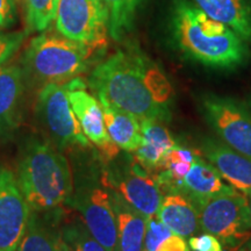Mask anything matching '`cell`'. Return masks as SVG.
<instances>
[{
    "label": "cell",
    "mask_w": 251,
    "mask_h": 251,
    "mask_svg": "<svg viewBox=\"0 0 251 251\" xmlns=\"http://www.w3.org/2000/svg\"><path fill=\"white\" fill-rule=\"evenodd\" d=\"M101 103L107 133L119 149L135 152L141 143V121L133 114L98 98Z\"/></svg>",
    "instance_id": "cell-20"
},
{
    "label": "cell",
    "mask_w": 251,
    "mask_h": 251,
    "mask_svg": "<svg viewBox=\"0 0 251 251\" xmlns=\"http://www.w3.org/2000/svg\"><path fill=\"white\" fill-rule=\"evenodd\" d=\"M156 215L172 233L184 238L201 230L199 207L180 191L163 194Z\"/></svg>",
    "instance_id": "cell-14"
},
{
    "label": "cell",
    "mask_w": 251,
    "mask_h": 251,
    "mask_svg": "<svg viewBox=\"0 0 251 251\" xmlns=\"http://www.w3.org/2000/svg\"><path fill=\"white\" fill-rule=\"evenodd\" d=\"M15 251H59V236L52 233L33 211Z\"/></svg>",
    "instance_id": "cell-22"
},
{
    "label": "cell",
    "mask_w": 251,
    "mask_h": 251,
    "mask_svg": "<svg viewBox=\"0 0 251 251\" xmlns=\"http://www.w3.org/2000/svg\"><path fill=\"white\" fill-rule=\"evenodd\" d=\"M188 246L193 251H226L219 238L206 231L197 236H191Z\"/></svg>",
    "instance_id": "cell-27"
},
{
    "label": "cell",
    "mask_w": 251,
    "mask_h": 251,
    "mask_svg": "<svg viewBox=\"0 0 251 251\" xmlns=\"http://www.w3.org/2000/svg\"><path fill=\"white\" fill-rule=\"evenodd\" d=\"M171 234L172 231L157 218V215L149 218L147 221L143 251H157L163 241Z\"/></svg>",
    "instance_id": "cell-25"
},
{
    "label": "cell",
    "mask_w": 251,
    "mask_h": 251,
    "mask_svg": "<svg viewBox=\"0 0 251 251\" xmlns=\"http://www.w3.org/2000/svg\"><path fill=\"white\" fill-rule=\"evenodd\" d=\"M235 251H251V238H249V240H248L246 243H243L241 247H238Z\"/></svg>",
    "instance_id": "cell-30"
},
{
    "label": "cell",
    "mask_w": 251,
    "mask_h": 251,
    "mask_svg": "<svg viewBox=\"0 0 251 251\" xmlns=\"http://www.w3.org/2000/svg\"><path fill=\"white\" fill-rule=\"evenodd\" d=\"M109 190V188H108ZM117 219V246L114 251H143L148 218L109 190Z\"/></svg>",
    "instance_id": "cell-16"
},
{
    "label": "cell",
    "mask_w": 251,
    "mask_h": 251,
    "mask_svg": "<svg viewBox=\"0 0 251 251\" xmlns=\"http://www.w3.org/2000/svg\"><path fill=\"white\" fill-rule=\"evenodd\" d=\"M200 106L207 124L222 142L251 158V111L230 97L206 93Z\"/></svg>",
    "instance_id": "cell-8"
},
{
    "label": "cell",
    "mask_w": 251,
    "mask_h": 251,
    "mask_svg": "<svg viewBox=\"0 0 251 251\" xmlns=\"http://www.w3.org/2000/svg\"><path fill=\"white\" fill-rule=\"evenodd\" d=\"M30 211L15 175L0 166V251L17 250Z\"/></svg>",
    "instance_id": "cell-11"
},
{
    "label": "cell",
    "mask_w": 251,
    "mask_h": 251,
    "mask_svg": "<svg viewBox=\"0 0 251 251\" xmlns=\"http://www.w3.org/2000/svg\"><path fill=\"white\" fill-rule=\"evenodd\" d=\"M56 29L63 36L101 51L108 36V13L102 0H59Z\"/></svg>",
    "instance_id": "cell-7"
},
{
    "label": "cell",
    "mask_w": 251,
    "mask_h": 251,
    "mask_svg": "<svg viewBox=\"0 0 251 251\" xmlns=\"http://www.w3.org/2000/svg\"><path fill=\"white\" fill-rule=\"evenodd\" d=\"M59 251H71L67 242L61 237V235H59Z\"/></svg>",
    "instance_id": "cell-31"
},
{
    "label": "cell",
    "mask_w": 251,
    "mask_h": 251,
    "mask_svg": "<svg viewBox=\"0 0 251 251\" xmlns=\"http://www.w3.org/2000/svg\"><path fill=\"white\" fill-rule=\"evenodd\" d=\"M15 23V0H0V29Z\"/></svg>",
    "instance_id": "cell-28"
},
{
    "label": "cell",
    "mask_w": 251,
    "mask_h": 251,
    "mask_svg": "<svg viewBox=\"0 0 251 251\" xmlns=\"http://www.w3.org/2000/svg\"><path fill=\"white\" fill-rule=\"evenodd\" d=\"M249 108H250V111H251V99H250V105H249Z\"/></svg>",
    "instance_id": "cell-33"
},
{
    "label": "cell",
    "mask_w": 251,
    "mask_h": 251,
    "mask_svg": "<svg viewBox=\"0 0 251 251\" xmlns=\"http://www.w3.org/2000/svg\"><path fill=\"white\" fill-rule=\"evenodd\" d=\"M209 17L231 28L251 42V0H193Z\"/></svg>",
    "instance_id": "cell-19"
},
{
    "label": "cell",
    "mask_w": 251,
    "mask_h": 251,
    "mask_svg": "<svg viewBox=\"0 0 251 251\" xmlns=\"http://www.w3.org/2000/svg\"><path fill=\"white\" fill-rule=\"evenodd\" d=\"M248 201H249V208H250V214H251V193L248 194Z\"/></svg>",
    "instance_id": "cell-32"
},
{
    "label": "cell",
    "mask_w": 251,
    "mask_h": 251,
    "mask_svg": "<svg viewBox=\"0 0 251 251\" xmlns=\"http://www.w3.org/2000/svg\"><path fill=\"white\" fill-rule=\"evenodd\" d=\"M36 111L47 133L59 148L90 146L89 139L72 111L64 84L43 85L37 96Z\"/></svg>",
    "instance_id": "cell-9"
},
{
    "label": "cell",
    "mask_w": 251,
    "mask_h": 251,
    "mask_svg": "<svg viewBox=\"0 0 251 251\" xmlns=\"http://www.w3.org/2000/svg\"><path fill=\"white\" fill-rule=\"evenodd\" d=\"M143 0H102L108 13V35L120 41L134 28L135 17Z\"/></svg>",
    "instance_id": "cell-21"
},
{
    "label": "cell",
    "mask_w": 251,
    "mask_h": 251,
    "mask_svg": "<svg viewBox=\"0 0 251 251\" xmlns=\"http://www.w3.org/2000/svg\"><path fill=\"white\" fill-rule=\"evenodd\" d=\"M72 205L80 213L90 234L107 251L117 246V219L111 192L94 175H83L74 184Z\"/></svg>",
    "instance_id": "cell-6"
},
{
    "label": "cell",
    "mask_w": 251,
    "mask_h": 251,
    "mask_svg": "<svg viewBox=\"0 0 251 251\" xmlns=\"http://www.w3.org/2000/svg\"><path fill=\"white\" fill-rule=\"evenodd\" d=\"M71 251H107L94 238L85 226L75 225L63 230L61 235Z\"/></svg>",
    "instance_id": "cell-24"
},
{
    "label": "cell",
    "mask_w": 251,
    "mask_h": 251,
    "mask_svg": "<svg viewBox=\"0 0 251 251\" xmlns=\"http://www.w3.org/2000/svg\"><path fill=\"white\" fill-rule=\"evenodd\" d=\"M90 86L103 99L139 120L171 119L174 89L164 71L136 46H126L93 69Z\"/></svg>",
    "instance_id": "cell-1"
},
{
    "label": "cell",
    "mask_w": 251,
    "mask_h": 251,
    "mask_svg": "<svg viewBox=\"0 0 251 251\" xmlns=\"http://www.w3.org/2000/svg\"><path fill=\"white\" fill-rule=\"evenodd\" d=\"M169 27L178 51L203 67L233 70L250 56L247 42L231 28L187 0H176Z\"/></svg>",
    "instance_id": "cell-2"
},
{
    "label": "cell",
    "mask_w": 251,
    "mask_h": 251,
    "mask_svg": "<svg viewBox=\"0 0 251 251\" xmlns=\"http://www.w3.org/2000/svg\"><path fill=\"white\" fill-rule=\"evenodd\" d=\"M18 183L34 212L52 211L70 201L74 179L70 165L48 142L30 143L21 157Z\"/></svg>",
    "instance_id": "cell-3"
},
{
    "label": "cell",
    "mask_w": 251,
    "mask_h": 251,
    "mask_svg": "<svg viewBox=\"0 0 251 251\" xmlns=\"http://www.w3.org/2000/svg\"><path fill=\"white\" fill-rule=\"evenodd\" d=\"M97 51L59 33H43L28 45L24 56L25 70L43 85L64 84L86 72Z\"/></svg>",
    "instance_id": "cell-4"
},
{
    "label": "cell",
    "mask_w": 251,
    "mask_h": 251,
    "mask_svg": "<svg viewBox=\"0 0 251 251\" xmlns=\"http://www.w3.org/2000/svg\"><path fill=\"white\" fill-rule=\"evenodd\" d=\"M26 36L27 31L0 33V67L13 57L15 52L23 46Z\"/></svg>",
    "instance_id": "cell-26"
},
{
    "label": "cell",
    "mask_w": 251,
    "mask_h": 251,
    "mask_svg": "<svg viewBox=\"0 0 251 251\" xmlns=\"http://www.w3.org/2000/svg\"><path fill=\"white\" fill-rule=\"evenodd\" d=\"M200 227L218 237L224 248L236 250L251 238L248 198L231 188L206 200L200 207Z\"/></svg>",
    "instance_id": "cell-5"
},
{
    "label": "cell",
    "mask_w": 251,
    "mask_h": 251,
    "mask_svg": "<svg viewBox=\"0 0 251 251\" xmlns=\"http://www.w3.org/2000/svg\"><path fill=\"white\" fill-rule=\"evenodd\" d=\"M175 144L176 141L163 121L141 120V143L134 157L147 170L155 174Z\"/></svg>",
    "instance_id": "cell-17"
},
{
    "label": "cell",
    "mask_w": 251,
    "mask_h": 251,
    "mask_svg": "<svg viewBox=\"0 0 251 251\" xmlns=\"http://www.w3.org/2000/svg\"><path fill=\"white\" fill-rule=\"evenodd\" d=\"M59 0H25L28 30L45 31L57 14Z\"/></svg>",
    "instance_id": "cell-23"
},
{
    "label": "cell",
    "mask_w": 251,
    "mask_h": 251,
    "mask_svg": "<svg viewBox=\"0 0 251 251\" xmlns=\"http://www.w3.org/2000/svg\"><path fill=\"white\" fill-rule=\"evenodd\" d=\"M64 85L72 111L85 136L108 159L115 158L119 148L113 143L106 129L101 103L87 92L86 84L79 77L67 81Z\"/></svg>",
    "instance_id": "cell-12"
},
{
    "label": "cell",
    "mask_w": 251,
    "mask_h": 251,
    "mask_svg": "<svg viewBox=\"0 0 251 251\" xmlns=\"http://www.w3.org/2000/svg\"><path fill=\"white\" fill-rule=\"evenodd\" d=\"M231 188L234 187L222 181L221 175L206 158H202L200 152L184 177L178 191L190 197L200 209L206 200L220 193L228 192Z\"/></svg>",
    "instance_id": "cell-15"
},
{
    "label": "cell",
    "mask_w": 251,
    "mask_h": 251,
    "mask_svg": "<svg viewBox=\"0 0 251 251\" xmlns=\"http://www.w3.org/2000/svg\"><path fill=\"white\" fill-rule=\"evenodd\" d=\"M199 151L231 187L246 196L251 193V158L213 137L201 140Z\"/></svg>",
    "instance_id": "cell-13"
},
{
    "label": "cell",
    "mask_w": 251,
    "mask_h": 251,
    "mask_svg": "<svg viewBox=\"0 0 251 251\" xmlns=\"http://www.w3.org/2000/svg\"><path fill=\"white\" fill-rule=\"evenodd\" d=\"M25 71L17 65L0 67V136L13 130L24 92Z\"/></svg>",
    "instance_id": "cell-18"
},
{
    "label": "cell",
    "mask_w": 251,
    "mask_h": 251,
    "mask_svg": "<svg viewBox=\"0 0 251 251\" xmlns=\"http://www.w3.org/2000/svg\"><path fill=\"white\" fill-rule=\"evenodd\" d=\"M157 251H190L184 237L172 233L163 241Z\"/></svg>",
    "instance_id": "cell-29"
},
{
    "label": "cell",
    "mask_w": 251,
    "mask_h": 251,
    "mask_svg": "<svg viewBox=\"0 0 251 251\" xmlns=\"http://www.w3.org/2000/svg\"><path fill=\"white\" fill-rule=\"evenodd\" d=\"M101 180L106 187L118 193L146 218L157 214L163 192L155 175L147 170L135 157L118 170L103 172Z\"/></svg>",
    "instance_id": "cell-10"
}]
</instances>
